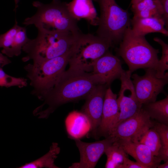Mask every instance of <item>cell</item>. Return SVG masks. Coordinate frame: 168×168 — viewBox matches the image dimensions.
Masks as SVG:
<instances>
[{
	"label": "cell",
	"instance_id": "obj_17",
	"mask_svg": "<svg viewBox=\"0 0 168 168\" xmlns=\"http://www.w3.org/2000/svg\"><path fill=\"white\" fill-rule=\"evenodd\" d=\"M131 29L135 34L145 36L150 33L158 32L166 36L168 31L163 19L157 17L133 18L131 20Z\"/></svg>",
	"mask_w": 168,
	"mask_h": 168
},
{
	"label": "cell",
	"instance_id": "obj_3",
	"mask_svg": "<svg viewBox=\"0 0 168 168\" xmlns=\"http://www.w3.org/2000/svg\"><path fill=\"white\" fill-rule=\"evenodd\" d=\"M80 33L38 30L36 38L29 39L23 47L22 50L26 55L22 60L24 62L30 60L41 61L62 55L70 50Z\"/></svg>",
	"mask_w": 168,
	"mask_h": 168
},
{
	"label": "cell",
	"instance_id": "obj_14",
	"mask_svg": "<svg viewBox=\"0 0 168 168\" xmlns=\"http://www.w3.org/2000/svg\"><path fill=\"white\" fill-rule=\"evenodd\" d=\"M119 112L117 95L110 87L106 91L104 101L101 122L98 129L96 138H107Z\"/></svg>",
	"mask_w": 168,
	"mask_h": 168
},
{
	"label": "cell",
	"instance_id": "obj_2",
	"mask_svg": "<svg viewBox=\"0 0 168 168\" xmlns=\"http://www.w3.org/2000/svg\"><path fill=\"white\" fill-rule=\"evenodd\" d=\"M34 7L37 12L33 16L26 18L23 24L34 25L38 30L47 32H69L78 34L81 31L77 21L70 14L67 2L53 0L49 4L34 1Z\"/></svg>",
	"mask_w": 168,
	"mask_h": 168
},
{
	"label": "cell",
	"instance_id": "obj_4",
	"mask_svg": "<svg viewBox=\"0 0 168 168\" xmlns=\"http://www.w3.org/2000/svg\"><path fill=\"white\" fill-rule=\"evenodd\" d=\"M116 52L127 65L132 73L140 68L156 70L159 59L158 49L153 47L145 36L134 34L131 27L125 30Z\"/></svg>",
	"mask_w": 168,
	"mask_h": 168
},
{
	"label": "cell",
	"instance_id": "obj_12",
	"mask_svg": "<svg viewBox=\"0 0 168 168\" xmlns=\"http://www.w3.org/2000/svg\"><path fill=\"white\" fill-rule=\"evenodd\" d=\"M29 40L26 28L18 26L16 20L12 27L0 35V48H2L1 52L9 57L18 56Z\"/></svg>",
	"mask_w": 168,
	"mask_h": 168
},
{
	"label": "cell",
	"instance_id": "obj_10",
	"mask_svg": "<svg viewBox=\"0 0 168 168\" xmlns=\"http://www.w3.org/2000/svg\"><path fill=\"white\" fill-rule=\"evenodd\" d=\"M106 84L98 85L86 98L81 112L87 118L90 125L92 135L96 138V134L100 124L105 92L107 86Z\"/></svg>",
	"mask_w": 168,
	"mask_h": 168
},
{
	"label": "cell",
	"instance_id": "obj_30",
	"mask_svg": "<svg viewBox=\"0 0 168 168\" xmlns=\"http://www.w3.org/2000/svg\"><path fill=\"white\" fill-rule=\"evenodd\" d=\"M142 0H131V4H134L137 3Z\"/></svg>",
	"mask_w": 168,
	"mask_h": 168
},
{
	"label": "cell",
	"instance_id": "obj_24",
	"mask_svg": "<svg viewBox=\"0 0 168 168\" xmlns=\"http://www.w3.org/2000/svg\"><path fill=\"white\" fill-rule=\"evenodd\" d=\"M154 40L160 44L162 47V55L159 60L158 65L156 70L157 76L163 78L168 75V45L161 39L158 37L154 38Z\"/></svg>",
	"mask_w": 168,
	"mask_h": 168
},
{
	"label": "cell",
	"instance_id": "obj_28",
	"mask_svg": "<svg viewBox=\"0 0 168 168\" xmlns=\"http://www.w3.org/2000/svg\"><path fill=\"white\" fill-rule=\"evenodd\" d=\"M11 62L7 56L0 52V70L2 69L4 66L9 64Z\"/></svg>",
	"mask_w": 168,
	"mask_h": 168
},
{
	"label": "cell",
	"instance_id": "obj_11",
	"mask_svg": "<svg viewBox=\"0 0 168 168\" xmlns=\"http://www.w3.org/2000/svg\"><path fill=\"white\" fill-rule=\"evenodd\" d=\"M154 123L142 107L134 115L111 129L108 136L114 138L116 140L131 139L144 129L152 127Z\"/></svg>",
	"mask_w": 168,
	"mask_h": 168
},
{
	"label": "cell",
	"instance_id": "obj_1",
	"mask_svg": "<svg viewBox=\"0 0 168 168\" xmlns=\"http://www.w3.org/2000/svg\"><path fill=\"white\" fill-rule=\"evenodd\" d=\"M106 84L100 75L92 72L68 69L59 77L53 88L43 98L44 102L33 111L36 112L45 105L47 108L35 114L39 119H47L60 106L86 99L98 85Z\"/></svg>",
	"mask_w": 168,
	"mask_h": 168
},
{
	"label": "cell",
	"instance_id": "obj_22",
	"mask_svg": "<svg viewBox=\"0 0 168 168\" xmlns=\"http://www.w3.org/2000/svg\"><path fill=\"white\" fill-rule=\"evenodd\" d=\"M105 153L107 156L106 168H120L124 157L127 155L116 141L106 149Z\"/></svg>",
	"mask_w": 168,
	"mask_h": 168
},
{
	"label": "cell",
	"instance_id": "obj_18",
	"mask_svg": "<svg viewBox=\"0 0 168 168\" xmlns=\"http://www.w3.org/2000/svg\"><path fill=\"white\" fill-rule=\"evenodd\" d=\"M131 9L133 18L154 17L161 18L164 20L163 11L157 0H142L132 4Z\"/></svg>",
	"mask_w": 168,
	"mask_h": 168
},
{
	"label": "cell",
	"instance_id": "obj_9",
	"mask_svg": "<svg viewBox=\"0 0 168 168\" xmlns=\"http://www.w3.org/2000/svg\"><path fill=\"white\" fill-rule=\"evenodd\" d=\"M76 145L80 154L79 162L72 163L69 168H94L106 149L116 141L108 136L105 139L92 142H86L77 139Z\"/></svg>",
	"mask_w": 168,
	"mask_h": 168
},
{
	"label": "cell",
	"instance_id": "obj_26",
	"mask_svg": "<svg viewBox=\"0 0 168 168\" xmlns=\"http://www.w3.org/2000/svg\"><path fill=\"white\" fill-rule=\"evenodd\" d=\"M120 168H146V167L140 163L135 162L130 160L127 156H124V161Z\"/></svg>",
	"mask_w": 168,
	"mask_h": 168
},
{
	"label": "cell",
	"instance_id": "obj_16",
	"mask_svg": "<svg viewBox=\"0 0 168 168\" xmlns=\"http://www.w3.org/2000/svg\"><path fill=\"white\" fill-rule=\"evenodd\" d=\"M67 5L70 14L76 20L84 19L91 25L98 26L99 17L92 0H72Z\"/></svg>",
	"mask_w": 168,
	"mask_h": 168
},
{
	"label": "cell",
	"instance_id": "obj_8",
	"mask_svg": "<svg viewBox=\"0 0 168 168\" xmlns=\"http://www.w3.org/2000/svg\"><path fill=\"white\" fill-rule=\"evenodd\" d=\"M145 70V73L142 76L135 73L131 76L137 99L142 105L156 101L168 83V75L159 78L154 69L148 68Z\"/></svg>",
	"mask_w": 168,
	"mask_h": 168
},
{
	"label": "cell",
	"instance_id": "obj_25",
	"mask_svg": "<svg viewBox=\"0 0 168 168\" xmlns=\"http://www.w3.org/2000/svg\"><path fill=\"white\" fill-rule=\"evenodd\" d=\"M27 80L23 77H17L6 73L0 70V86L9 87L17 86L20 88L27 86Z\"/></svg>",
	"mask_w": 168,
	"mask_h": 168
},
{
	"label": "cell",
	"instance_id": "obj_6",
	"mask_svg": "<svg viewBox=\"0 0 168 168\" xmlns=\"http://www.w3.org/2000/svg\"><path fill=\"white\" fill-rule=\"evenodd\" d=\"M112 46L109 41L97 35L81 32L70 50L68 69L88 72L92 71L95 62Z\"/></svg>",
	"mask_w": 168,
	"mask_h": 168
},
{
	"label": "cell",
	"instance_id": "obj_5",
	"mask_svg": "<svg viewBox=\"0 0 168 168\" xmlns=\"http://www.w3.org/2000/svg\"><path fill=\"white\" fill-rule=\"evenodd\" d=\"M70 50L66 53L54 58L41 61L33 62L25 66L27 77L33 87L32 94L41 100L53 88L65 71L68 63Z\"/></svg>",
	"mask_w": 168,
	"mask_h": 168
},
{
	"label": "cell",
	"instance_id": "obj_13",
	"mask_svg": "<svg viewBox=\"0 0 168 168\" xmlns=\"http://www.w3.org/2000/svg\"><path fill=\"white\" fill-rule=\"evenodd\" d=\"M124 71L119 58L108 51L95 62L92 72L100 75L109 85L114 80L119 78Z\"/></svg>",
	"mask_w": 168,
	"mask_h": 168
},
{
	"label": "cell",
	"instance_id": "obj_27",
	"mask_svg": "<svg viewBox=\"0 0 168 168\" xmlns=\"http://www.w3.org/2000/svg\"><path fill=\"white\" fill-rule=\"evenodd\" d=\"M161 6L164 12L163 19L166 28L168 27V0H157Z\"/></svg>",
	"mask_w": 168,
	"mask_h": 168
},
{
	"label": "cell",
	"instance_id": "obj_21",
	"mask_svg": "<svg viewBox=\"0 0 168 168\" xmlns=\"http://www.w3.org/2000/svg\"><path fill=\"white\" fill-rule=\"evenodd\" d=\"M58 144L53 142L49 151L40 158L17 168H59L54 163L55 160L60 152Z\"/></svg>",
	"mask_w": 168,
	"mask_h": 168
},
{
	"label": "cell",
	"instance_id": "obj_29",
	"mask_svg": "<svg viewBox=\"0 0 168 168\" xmlns=\"http://www.w3.org/2000/svg\"><path fill=\"white\" fill-rule=\"evenodd\" d=\"M157 167L158 168H168V161L165 162V163L162 164L158 165Z\"/></svg>",
	"mask_w": 168,
	"mask_h": 168
},
{
	"label": "cell",
	"instance_id": "obj_15",
	"mask_svg": "<svg viewBox=\"0 0 168 168\" xmlns=\"http://www.w3.org/2000/svg\"><path fill=\"white\" fill-rule=\"evenodd\" d=\"M116 141L127 154L131 156L136 161L146 168H156L161 161L144 144L133 142L129 139H119Z\"/></svg>",
	"mask_w": 168,
	"mask_h": 168
},
{
	"label": "cell",
	"instance_id": "obj_23",
	"mask_svg": "<svg viewBox=\"0 0 168 168\" xmlns=\"http://www.w3.org/2000/svg\"><path fill=\"white\" fill-rule=\"evenodd\" d=\"M153 127L158 134L161 146L157 157L161 161L165 162L168 161V125L159 122H154Z\"/></svg>",
	"mask_w": 168,
	"mask_h": 168
},
{
	"label": "cell",
	"instance_id": "obj_31",
	"mask_svg": "<svg viewBox=\"0 0 168 168\" xmlns=\"http://www.w3.org/2000/svg\"><path fill=\"white\" fill-rule=\"evenodd\" d=\"M14 1L15 3V9L16 10L18 7V4L19 2V0H14Z\"/></svg>",
	"mask_w": 168,
	"mask_h": 168
},
{
	"label": "cell",
	"instance_id": "obj_20",
	"mask_svg": "<svg viewBox=\"0 0 168 168\" xmlns=\"http://www.w3.org/2000/svg\"><path fill=\"white\" fill-rule=\"evenodd\" d=\"M142 108L151 119L158 122L168 125V96L164 99L143 105Z\"/></svg>",
	"mask_w": 168,
	"mask_h": 168
},
{
	"label": "cell",
	"instance_id": "obj_19",
	"mask_svg": "<svg viewBox=\"0 0 168 168\" xmlns=\"http://www.w3.org/2000/svg\"><path fill=\"white\" fill-rule=\"evenodd\" d=\"M129 139L146 146L153 155L157 157L161 146L158 134L153 127L144 129Z\"/></svg>",
	"mask_w": 168,
	"mask_h": 168
},
{
	"label": "cell",
	"instance_id": "obj_7",
	"mask_svg": "<svg viewBox=\"0 0 168 168\" xmlns=\"http://www.w3.org/2000/svg\"><path fill=\"white\" fill-rule=\"evenodd\" d=\"M94 0L100 10L96 35L109 41L112 46L119 43L126 30L131 27L130 13L115 0Z\"/></svg>",
	"mask_w": 168,
	"mask_h": 168
}]
</instances>
